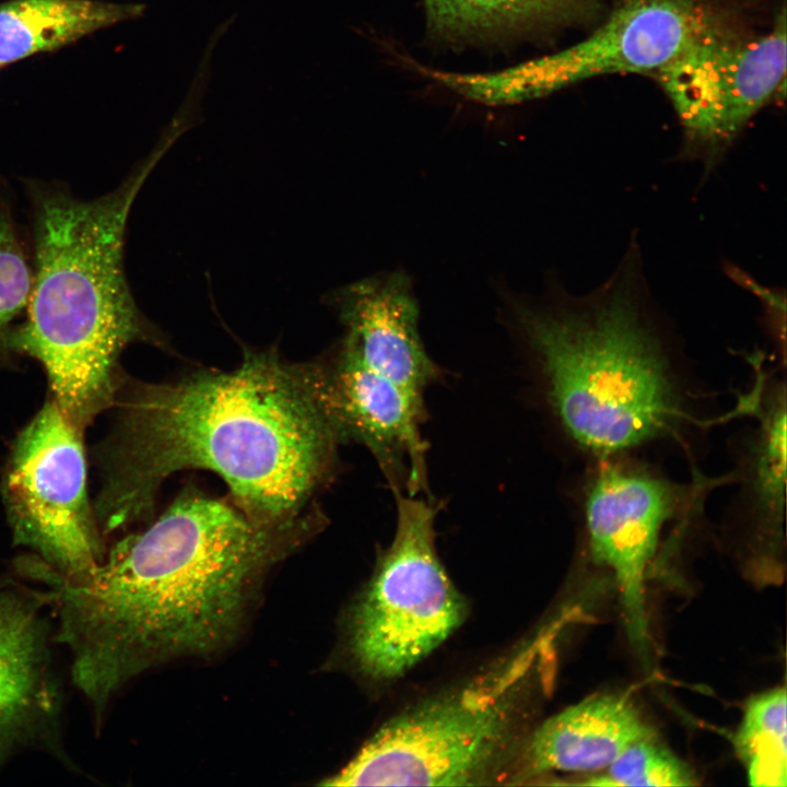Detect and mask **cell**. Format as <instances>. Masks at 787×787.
Returning <instances> with one entry per match:
<instances>
[{
    "label": "cell",
    "instance_id": "18",
    "mask_svg": "<svg viewBox=\"0 0 787 787\" xmlns=\"http://www.w3.org/2000/svg\"><path fill=\"white\" fill-rule=\"evenodd\" d=\"M786 689L775 688L750 698L735 735V749L755 787L787 785Z\"/></svg>",
    "mask_w": 787,
    "mask_h": 787
},
{
    "label": "cell",
    "instance_id": "8",
    "mask_svg": "<svg viewBox=\"0 0 787 787\" xmlns=\"http://www.w3.org/2000/svg\"><path fill=\"white\" fill-rule=\"evenodd\" d=\"M2 492L14 541L34 553L27 565L32 574L69 579L103 560L81 428L54 400L16 438Z\"/></svg>",
    "mask_w": 787,
    "mask_h": 787
},
{
    "label": "cell",
    "instance_id": "7",
    "mask_svg": "<svg viewBox=\"0 0 787 787\" xmlns=\"http://www.w3.org/2000/svg\"><path fill=\"white\" fill-rule=\"evenodd\" d=\"M724 23L702 0H622L588 37L566 49L493 72L441 71L437 80L471 101L510 105L598 75L655 73Z\"/></svg>",
    "mask_w": 787,
    "mask_h": 787
},
{
    "label": "cell",
    "instance_id": "20",
    "mask_svg": "<svg viewBox=\"0 0 787 787\" xmlns=\"http://www.w3.org/2000/svg\"><path fill=\"white\" fill-rule=\"evenodd\" d=\"M606 773L591 777L587 785L597 786H693V771L671 751L645 738L630 744L606 767Z\"/></svg>",
    "mask_w": 787,
    "mask_h": 787
},
{
    "label": "cell",
    "instance_id": "12",
    "mask_svg": "<svg viewBox=\"0 0 787 787\" xmlns=\"http://www.w3.org/2000/svg\"><path fill=\"white\" fill-rule=\"evenodd\" d=\"M46 594L0 586V768L54 735L59 691L48 646Z\"/></svg>",
    "mask_w": 787,
    "mask_h": 787
},
{
    "label": "cell",
    "instance_id": "2",
    "mask_svg": "<svg viewBox=\"0 0 787 787\" xmlns=\"http://www.w3.org/2000/svg\"><path fill=\"white\" fill-rule=\"evenodd\" d=\"M120 402L101 453L104 531L149 515L163 481L188 468L221 475L252 519L290 522L324 481L338 438L297 365L271 353L227 373L137 385Z\"/></svg>",
    "mask_w": 787,
    "mask_h": 787
},
{
    "label": "cell",
    "instance_id": "10",
    "mask_svg": "<svg viewBox=\"0 0 787 787\" xmlns=\"http://www.w3.org/2000/svg\"><path fill=\"white\" fill-rule=\"evenodd\" d=\"M679 492L662 478L620 466L604 467L586 491L584 516L590 553L614 575L625 631L642 658L648 656L650 646L647 568L665 524L677 512Z\"/></svg>",
    "mask_w": 787,
    "mask_h": 787
},
{
    "label": "cell",
    "instance_id": "19",
    "mask_svg": "<svg viewBox=\"0 0 787 787\" xmlns=\"http://www.w3.org/2000/svg\"><path fill=\"white\" fill-rule=\"evenodd\" d=\"M15 210L13 190L0 173V354L12 351L32 284L31 244L25 242Z\"/></svg>",
    "mask_w": 787,
    "mask_h": 787
},
{
    "label": "cell",
    "instance_id": "4",
    "mask_svg": "<svg viewBox=\"0 0 787 787\" xmlns=\"http://www.w3.org/2000/svg\"><path fill=\"white\" fill-rule=\"evenodd\" d=\"M549 402L577 446L612 457L663 436L684 416L669 357L630 279L585 306L524 313Z\"/></svg>",
    "mask_w": 787,
    "mask_h": 787
},
{
    "label": "cell",
    "instance_id": "9",
    "mask_svg": "<svg viewBox=\"0 0 787 787\" xmlns=\"http://www.w3.org/2000/svg\"><path fill=\"white\" fill-rule=\"evenodd\" d=\"M785 73L783 8L766 34L742 36L724 23L696 38L654 75L671 101L690 148L709 169L778 91Z\"/></svg>",
    "mask_w": 787,
    "mask_h": 787
},
{
    "label": "cell",
    "instance_id": "14",
    "mask_svg": "<svg viewBox=\"0 0 787 787\" xmlns=\"http://www.w3.org/2000/svg\"><path fill=\"white\" fill-rule=\"evenodd\" d=\"M650 737V728L630 700L619 694L594 695L535 730L525 743V766L516 777L603 770L630 744Z\"/></svg>",
    "mask_w": 787,
    "mask_h": 787
},
{
    "label": "cell",
    "instance_id": "11",
    "mask_svg": "<svg viewBox=\"0 0 787 787\" xmlns=\"http://www.w3.org/2000/svg\"><path fill=\"white\" fill-rule=\"evenodd\" d=\"M297 366L337 437L366 446L393 488L403 474L415 495L426 483L423 400L342 349L331 363Z\"/></svg>",
    "mask_w": 787,
    "mask_h": 787
},
{
    "label": "cell",
    "instance_id": "3",
    "mask_svg": "<svg viewBox=\"0 0 787 787\" xmlns=\"http://www.w3.org/2000/svg\"><path fill=\"white\" fill-rule=\"evenodd\" d=\"M114 190L82 198L59 180L27 178L32 284L12 350L44 367L54 401L79 428L114 402L122 350L148 333L125 267L128 216L166 145Z\"/></svg>",
    "mask_w": 787,
    "mask_h": 787
},
{
    "label": "cell",
    "instance_id": "15",
    "mask_svg": "<svg viewBox=\"0 0 787 787\" xmlns=\"http://www.w3.org/2000/svg\"><path fill=\"white\" fill-rule=\"evenodd\" d=\"M144 7L97 0H11L0 4V66L136 19Z\"/></svg>",
    "mask_w": 787,
    "mask_h": 787
},
{
    "label": "cell",
    "instance_id": "17",
    "mask_svg": "<svg viewBox=\"0 0 787 787\" xmlns=\"http://www.w3.org/2000/svg\"><path fill=\"white\" fill-rule=\"evenodd\" d=\"M430 26L453 38L489 37L571 23L597 11L599 0H423Z\"/></svg>",
    "mask_w": 787,
    "mask_h": 787
},
{
    "label": "cell",
    "instance_id": "13",
    "mask_svg": "<svg viewBox=\"0 0 787 787\" xmlns=\"http://www.w3.org/2000/svg\"><path fill=\"white\" fill-rule=\"evenodd\" d=\"M345 326L341 349L422 399L437 376L418 330V307L409 279L377 275L343 289L337 296Z\"/></svg>",
    "mask_w": 787,
    "mask_h": 787
},
{
    "label": "cell",
    "instance_id": "1",
    "mask_svg": "<svg viewBox=\"0 0 787 787\" xmlns=\"http://www.w3.org/2000/svg\"><path fill=\"white\" fill-rule=\"evenodd\" d=\"M313 524L259 522L187 490L145 530L127 536L89 573L42 577L69 648L73 683L102 714L131 677L164 656L202 653L236 629L262 571Z\"/></svg>",
    "mask_w": 787,
    "mask_h": 787
},
{
    "label": "cell",
    "instance_id": "16",
    "mask_svg": "<svg viewBox=\"0 0 787 787\" xmlns=\"http://www.w3.org/2000/svg\"><path fill=\"white\" fill-rule=\"evenodd\" d=\"M759 426L744 469V515L761 538L777 544L786 496V395L774 388L757 406Z\"/></svg>",
    "mask_w": 787,
    "mask_h": 787
},
{
    "label": "cell",
    "instance_id": "6",
    "mask_svg": "<svg viewBox=\"0 0 787 787\" xmlns=\"http://www.w3.org/2000/svg\"><path fill=\"white\" fill-rule=\"evenodd\" d=\"M393 491L397 526L392 542L350 621L353 658L361 671L375 680L406 673L438 647L467 612L436 552V506Z\"/></svg>",
    "mask_w": 787,
    "mask_h": 787
},
{
    "label": "cell",
    "instance_id": "5",
    "mask_svg": "<svg viewBox=\"0 0 787 787\" xmlns=\"http://www.w3.org/2000/svg\"><path fill=\"white\" fill-rule=\"evenodd\" d=\"M532 648L392 718L326 786L478 785L516 744Z\"/></svg>",
    "mask_w": 787,
    "mask_h": 787
}]
</instances>
